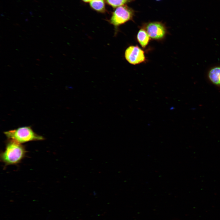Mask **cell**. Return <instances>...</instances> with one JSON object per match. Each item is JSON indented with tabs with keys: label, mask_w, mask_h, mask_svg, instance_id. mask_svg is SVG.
<instances>
[{
	"label": "cell",
	"mask_w": 220,
	"mask_h": 220,
	"mask_svg": "<svg viewBox=\"0 0 220 220\" xmlns=\"http://www.w3.org/2000/svg\"><path fill=\"white\" fill-rule=\"evenodd\" d=\"M90 5L91 8L97 12L104 13L106 11L104 0H92Z\"/></svg>",
	"instance_id": "cell-8"
},
{
	"label": "cell",
	"mask_w": 220,
	"mask_h": 220,
	"mask_svg": "<svg viewBox=\"0 0 220 220\" xmlns=\"http://www.w3.org/2000/svg\"><path fill=\"white\" fill-rule=\"evenodd\" d=\"M24 146L15 141L8 139L5 150L0 155L1 161L5 166L19 163L26 156Z\"/></svg>",
	"instance_id": "cell-1"
},
{
	"label": "cell",
	"mask_w": 220,
	"mask_h": 220,
	"mask_svg": "<svg viewBox=\"0 0 220 220\" xmlns=\"http://www.w3.org/2000/svg\"><path fill=\"white\" fill-rule=\"evenodd\" d=\"M125 57L129 63L134 65L141 63L145 60L144 51L137 46L128 47L125 51Z\"/></svg>",
	"instance_id": "cell-4"
},
{
	"label": "cell",
	"mask_w": 220,
	"mask_h": 220,
	"mask_svg": "<svg viewBox=\"0 0 220 220\" xmlns=\"http://www.w3.org/2000/svg\"><path fill=\"white\" fill-rule=\"evenodd\" d=\"M156 0V1H160V0Z\"/></svg>",
	"instance_id": "cell-11"
},
{
	"label": "cell",
	"mask_w": 220,
	"mask_h": 220,
	"mask_svg": "<svg viewBox=\"0 0 220 220\" xmlns=\"http://www.w3.org/2000/svg\"><path fill=\"white\" fill-rule=\"evenodd\" d=\"M8 139L22 144L31 141L44 139L43 137L35 133L29 127H24L4 132Z\"/></svg>",
	"instance_id": "cell-2"
},
{
	"label": "cell",
	"mask_w": 220,
	"mask_h": 220,
	"mask_svg": "<svg viewBox=\"0 0 220 220\" xmlns=\"http://www.w3.org/2000/svg\"><path fill=\"white\" fill-rule=\"evenodd\" d=\"M85 2H91L92 0H82Z\"/></svg>",
	"instance_id": "cell-10"
},
{
	"label": "cell",
	"mask_w": 220,
	"mask_h": 220,
	"mask_svg": "<svg viewBox=\"0 0 220 220\" xmlns=\"http://www.w3.org/2000/svg\"><path fill=\"white\" fill-rule=\"evenodd\" d=\"M150 37L145 29L141 28L138 31L137 35L138 41L143 48H145L148 44Z\"/></svg>",
	"instance_id": "cell-7"
},
{
	"label": "cell",
	"mask_w": 220,
	"mask_h": 220,
	"mask_svg": "<svg viewBox=\"0 0 220 220\" xmlns=\"http://www.w3.org/2000/svg\"><path fill=\"white\" fill-rule=\"evenodd\" d=\"M134 14V10L127 5H123L117 8L112 13L109 21L110 24L114 26L115 32L119 26L132 20Z\"/></svg>",
	"instance_id": "cell-3"
},
{
	"label": "cell",
	"mask_w": 220,
	"mask_h": 220,
	"mask_svg": "<svg viewBox=\"0 0 220 220\" xmlns=\"http://www.w3.org/2000/svg\"><path fill=\"white\" fill-rule=\"evenodd\" d=\"M208 77L213 84L220 86V67H216L211 69L208 72Z\"/></svg>",
	"instance_id": "cell-6"
},
{
	"label": "cell",
	"mask_w": 220,
	"mask_h": 220,
	"mask_svg": "<svg viewBox=\"0 0 220 220\" xmlns=\"http://www.w3.org/2000/svg\"><path fill=\"white\" fill-rule=\"evenodd\" d=\"M106 3L113 8L120 6L132 2L133 0H105Z\"/></svg>",
	"instance_id": "cell-9"
},
{
	"label": "cell",
	"mask_w": 220,
	"mask_h": 220,
	"mask_svg": "<svg viewBox=\"0 0 220 220\" xmlns=\"http://www.w3.org/2000/svg\"><path fill=\"white\" fill-rule=\"evenodd\" d=\"M145 30L151 38L160 40L164 38L166 33V29L164 25L159 22H153L147 24Z\"/></svg>",
	"instance_id": "cell-5"
}]
</instances>
